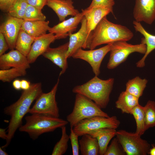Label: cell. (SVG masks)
Wrapping results in <instances>:
<instances>
[{"label":"cell","mask_w":155,"mask_h":155,"mask_svg":"<svg viewBox=\"0 0 155 155\" xmlns=\"http://www.w3.org/2000/svg\"><path fill=\"white\" fill-rule=\"evenodd\" d=\"M133 23L135 30L140 33L143 36L141 38V43L146 46V50L145 53L142 58L136 63L137 67L142 68L145 66V61L148 55L155 49V35L148 32L140 22L134 20Z\"/></svg>","instance_id":"20"},{"label":"cell","mask_w":155,"mask_h":155,"mask_svg":"<svg viewBox=\"0 0 155 155\" xmlns=\"http://www.w3.org/2000/svg\"><path fill=\"white\" fill-rule=\"evenodd\" d=\"M9 49L8 44L4 35L0 32V56L5 54Z\"/></svg>","instance_id":"38"},{"label":"cell","mask_w":155,"mask_h":155,"mask_svg":"<svg viewBox=\"0 0 155 155\" xmlns=\"http://www.w3.org/2000/svg\"><path fill=\"white\" fill-rule=\"evenodd\" d=\"M55 35L49 33L36 38L31 46L30 52L27 56L29 63H34L39 56L44 53L50 47L51 44L56 40Z\"/></svg>","instance_id":"17"},{"label":"cell","mask_w":155,"mask_h":155,"mask_svg":"<svg viewBox=\"0 0 155 155\" xmlns=\"http://www.w3.org/2000/svg\"><path fill=\"white\" fill-rule=\"evenodd\" d=\"M16 0H0V9L4 13H7Z\"/></svg>","instance_id":"36"},{"label":"cell","mask_w":155,"mask_h":155,"mask_svg":"<svg viewBox=\"0 0 155 155\" xmlns=\"http://www.w3.org/2000/svg\"><path fill=\"white\" fill-rule=\"evenodd\" d=\"M24 20L8 16L0 26V32L4 35L10 50L15 48L17 39Z\"/></svg>","instance_id":"11"},{"label":"cell","mask_w":155,"mask_h":155,"mask_svg":"<svg viewBox=\"0 0 155 155\" xmlns=\"http://www.w3.org/2000/svg\"><path fill=\"white\" fill-rule=\"evenodd\" d=\"M28 4L26 0H16L9 9L8 14L23 19Z\"/></svg>","instance_id":"30"},{"label":"cell","mask_w":155,"mask_h":155,"mask_svg":"<svg viewBox=\"0 0 155 155\" xmlns=\"http://www.w3.org/2000/svg\"><path fill=\"white\" fill-rule=\"evenodd\" d=\"M112 43L96 49L85 50L81 48L72 56L75 59H80L88 62L91 67L95 75L100 73V68L102 61L106 54L111 49Z\"/></svg>","instance_id":"10"},{"label":"cell","mask_w":155,"mask_h":155,"mask_svg":"<svg viewBox=\"0 0 155 155\" xmlns=\"http://www.w3.org/2000/svg\"><path fill=\"white\" fill-rule=\"evenodd\" d=\"M147 83V79L136 76L127 82L125 91L139 98L142 95Z\"/></svg>","instance_id":"26"},{"label":"cell","mask_w":155,"mask_h":155,"mask_svg":"<svg viewBox=\"0 0 155 155\" xmlns=\"http://www.w3.org/2000/svg\"><path fill=\"white\" fill-rule=\"evenodd\" d=\"M79 141L82 155H99L100 148L97 139L89 134L83 135Z\"/></svg>","instance_id":"23"},{"label":"cell","mask_w":155,"mask_h":155,"mask_svg":"<svg viewBox=\"0 0 155 155\" xmlns=\"http://www.w3.org/2000/svg\"><path fill=\"white\" fill-rule=\"evenodd\" d=\"M126 154L117 137L114 138L104 155H124Z\"/></svg>","instance_id":"33"},{"label":"cell","mask_w":155,"mask_h":155,"mask_svg":"<svg viewBox=\"0 0 155 155\" xmlns=\"http://www.w3.org/2000/svg\"><path fill=\"white\" fill-rule=\"evenodd\" d=\"M70 134L69 135L72 149L73 155H78L80 145L78 140L79 137L74 131L73 127H70Z\"/></svg>","instance_id":"34"},{"label":"cell","mask_w":155,"mask_h":155,"mask_svg":"<svg viewBox=\"0 0 155 155\" xmlns=\"http://www.w3.org/2000/svg\"><path fill=\"white\" fill-rule=\"evenodd\" d=\"M115 4V0H92L89 6L87 9L97 7H109L113 9Z\"/></svg>","instance_id":"35"},{"label":"cell","mask_w":155,"mask_h":155,"mask_svg":"<svg viewBox=\"0 0 155 155\" xmlns=\"http://www.w3.org/2000/svg\"><path fill=\"white\" fill-rule=\"evenodd\" d=\"M36 38L30 36L21 28L17 39L15 48L27 57L32 44Z\"/></svg>","instance_id":"25"},{"label":"cell","mask_w":155,"mask_h":155,"mask_svg":"<svg viewBox=\"0 0 155 155\" xmlns=\"http://www.w3.org/2000/svg\"></svg>","instance_id":"44"},{"label":"cell","mask_w":155,"mask_h":155,"mask_svg":"<svg viewBox=\"0 0 155 155\" xmlns=\"http://www.w3.org/2000/svg\"><path fill=\"white\" fill-rule=\"evenodd\" d=\"M81 23V27L79 30L76 33L69 35L68 49L67 53L68 58L72 57L80 49H87L89 36L87 31L86 20L84 16Z\"/></svg>","instance_id":"13"},{"label":"cell","mask_w":155,"mask_h":155,"mask_svg":"<svg viewBox=\"0 0 155 155\" xmlns=\"http://www.w3.org/2000/svg\"><path fill=\"white\" fill-rule=\"evenodd\" d=\"M120 121L115 116L105 117L95 116L81 121L73 127L75 133L78 136L95 130L103 128L116 129L120 124Z\"/></svg>","instance_id":"9"},{"label":"cell","mask_w":155,"mask_h":155,"mask_svg":"<svg viewBox=\"0 0 155 155\" xmlns=\"http://www.w3.org/2000/svg\"><path fill=\"white\" fill-rule=\"evenodd\" d=\"M146 130L155 127V102L148 100L144 106Z\"/></svg>","instance_id":"31"},{"label":"cell","mask_w":155,"mask_h":155,"mask_svg":"<svg viewBox=\"0 0 155 155\" xmlns=\"http://www.w3.org/2000/svg\"><path fill=\"white\" fill-rule=\"evenodd\" d=\"M12 86L16 90H20L21 89V80L18 79L15 80L12 83Z\"/></svg>","instance_id":"40"},{"label":"cell","mask_w":155,"mask_h":155,"mask_svg":"<svg viewBox=\"0 0 155 155\" xmlns=\"http://www.w3.org/2000/svg\"><path fill=\"white\" fill-rule=\"evenodd\" d=\"M36 99L32 92L24 91L16 102L4 108V113L10 116V119L7 130V138L2 148H5L9 145L16 130L22 125L23 117L28 113L31 104Z\"/></svg>","instance_id":"3"},{"label":"cell","mask_w":155,"mask_h":155,"mask_svg":"<svg viewBox=\"0 0 155 155\" xmlns=\"http://www.w3.org/2000/svg\"><path fill=\"white\" fill-rule=\"evenodd\" d=\"M73 3L72 0H48L46 5L53 10L61 22L68 16H74L80 13Z\"/></svg>","instance_id":"19"},{"label":"cell","mask_w":155,"mask_h":155,"mask_svg":"<svg viewBox=\"0 0 155 155\" xmlns=\"http://www.w3.org/2000/svg\"><path fill=\"white\" fill-rule=\"evenodd\" d=\"M116 136L127 155H146L149 154L150 145L140 135L124 130L117 131Z\"/></svg>","instance_id":"6"},{"label":"cell","mask_w":155,"mask_h":155,"mask_svg":"<svg viewBox=\"0 0 155 155\" xmlns=\"http://www.w3.org/2000/svg\"><path fill=\"white\" fill-rule=\"evenodd\" d=\"M27 57L16 49H12L0 56V69H5L11 68L26 69L30 67Z\"/></svg>","instance_id":"15"},{"label":"cell","mask_w":155,"mask_h":155,"mask_svg":"<svg viewBox=\"0 0 155 155\" xmlns=\"http://www.w3.org/2000/svg\"><path fill=\"white\" fill-rule=\"evenodd\" d=\"M25 119V123L19 128V131L27 133L34 140L41 134L53 131L69 123L59 117L41 114H31L26 116Z\"/></svg>","instance_id":"4"},{"label":"cell","mask_w":155,"mask_h":155,"mask_svg":"<svg viewBox=\"0 0 155 155\" xmlns=\"http://www.w3.org/2000/svg\"><path fill=\"white\" fill-rule=\"evenodd\" d=\"M114 81L113 78L103 80L95 75L84 84L74 87L72 92L86 96L93 101L101 108H105L109 101Z\"/></svg>","instance_id":"2"},{"label":"cell","mask_w":155,"mask_h":155,"mask_svg":"<svg viewBox=\"0 0 155 155\" xmlns=\"http://www.w3.org/2000/svg\"><path fill=\"white\" fill-rule=\"evenodd\" d=\"M2 148L0 147V155H8V154L5 151L2 149Z\"/></svg>","instance_id":"43"},{"label":"cell","mask_w":155,"mask_h":155,"mask_svg":"<svg viewBox=\"0 0 155 155\" xmlns=\"http://www.w3.org/2000/svg\"><path fill=\"white\" fill-rule=\"evenodd\" d=\"M28 4L42 10L47 5L48 0H26Z\"/></svg>","instance_id":"37"},{"label":"cell","mask_w":155,"mask_h":155,"mask_svg":"<svg viewBox=\"0 0 155 155\" xmlns=\"http://www.w3.org/2000/svg\"><path fill=\"white\" fill-rule=\"evenodd\" d=\"M87 22V31L89 36L91 32L101 20L110 13H113V9L106 7H97L82 9Z\"/></svg>","instance_id":"18"},{"label":"cell","mask_w":155,"mask_h":155,"mask_svg":"<svg viewBox=\"0 0 155 155\" xmlns=\"http://www.w3.org/2000/svg\"><path fill=\"white\" fill-rule=\"evenodd\" d=\"M131 114L133 116L136 121V130L135 132L141 136L147 130L144 106L138 104L133 108Z\"/></svg>","instance_id":"27"},{"label":"cell","mask_w":155,"mask_h":155,"mask_svg":"<svg viewBox=\"0 0 155 155\" xmlns=\"http://www.w3.org/2000/svg\"><path fill=\"white\" fill-rule=\"evenodd\" d=\"M95 116L109 117L93 101L82 94H76L72 111L66 117L70 127H73L83 120Z\"/></svg>","instance_id":"5"},{"label":"cell","mask_w":155,"mask_h":155,"mask_svg":"<svg viewBox=\"0 0 155 155\" xmlns=\"http://www.w3.org/2000/svg\"><path fill=\"white\" fill-rule=\"evenodd\" d=\"M133 13L135 21L152 24L155 20V0H135Z\"/></svg>","instance_id":"12"},{"label":"cell","mask_w":155,"mask_h":155,"mask_svg":"<svg viewBox=\"0 0 155 155\" xmlns=\"http://www.w3.org/2000/svg\"><path fill=\"white\" fill-rule=\"evenodd\" d=\"M133 36V32L127 27L111 22L106 16L101 20L90 34L87 49H94L102 44L120 41H127Z\"/></svg>","instance_id":"1"},{"label":"cell","mask_w":155,"mask_h":155,"mask_svg":"<svg viewBox=\"0 0 155 155\" xmlns=\"http://www.w3.org/2000/svg\"><path fill=\"white\" fill-rule=\"evenodd\" d=\"M116 129L103 128L92 131L88 134L96 138L100 148L99 155H104L111 140L116 136Z\"/></svg>","instance_id":"21"},{"label":"cell","mask_w":155,"mask_h":155,"mask_svg":"<svg viewBox=\"0 0 155 155\" xmlns=\"http://www.w3.org/2000/svg\"><path fill=\"white\" fill-rule=\"evenodd\" d=\"M68 49V42L56 48L49 47L42 55L61 69L59 76L65 73L68 67L67 53Z\"/></svg>","instance_id":"16"},{"label":"cell","mask_w":155,"mask_h":155,"mask_svg":"<svg viewBox=\"0 0 155 155\" xmlns=\"http://www.w3.org/2000/svg\"><path fill=\"white\" fill-rule=\"evenodd\" d=\"M149 154L150 155H155V146H153L151 148H150Z\"/></svg>","instance_id":"42"},{"label":"cell","mask_w":155,"mask_h":155,"mask_svg":"<svg viewBox=\"0 0 155 155\" xmlns=\"http://www.w3.org/2000/svg\"><path fill=\"white\" fill-rule=\"evenodd\" d=\"M6 129L1 128L0 129V137L4 140H7V134Z\"/></svg>","instance_id":"41"},{"label":"cell","mask_w":155,"mask_h":155,"mask_svg":"<svg viewBox=\"0 0 155 155\" xmlns=\"http://www.w3.org/2000/svg\"><path fill=\"white\" fill-rule=\"evenodd\" d=\"M61 128V137L55 145L52 153V155H63L66 152L67 149L69 136L67 133L65 126L62 127Z\"/></svg>","instance_id":"29"},{"label":"cell","mask_w":155,"mask_h":155,"mask_svg":"<svg viewBox=\"0 0 155 155\" xmlns=\"http://www.w3.org/2000/svg\"><path fill=\"white\" fill-rule=\"evenodd\" d=\"M139 99L125 91H123L115 102V106L122 113L131 114L133 108L139 104Z\"/></svg>","instance_id":"24"},{"label":"cell","mask_w":155,"mask_h":155,"mask_svg":"<svg viewBox=\"0 0 155 155\" xmlns=\"http://www.w3.org/2000/svg\"><path fill=\"white\" fill-rule=\"evenodd\" d=\"M46 17L40 9L28 4L24 16V20L29 21L45 20Z\"/></svg>","instance_id":"32"},{"label":"cell","mask_w":155,"mask_h":155,"mask_svg":"<svg viewBox=\"0 0 155 155\" xmlns=\"http://www.w3.org/2000/svg\"><path fill=\"white\" fill-rule=\"evenodd\" d=\"M146 50V44L141 43L132 44L124 41L113 42L107 67L109 69H114L124 62L131 53L137 52L144 54Z\"/></svg>","instance_id":"7"},{"label":"cell","mask_w":155,"mask_h":155,"mask_svg":"<svg viewBox=\"0 0 155 155\" xmlns=\"http://www.w3.org/2000/svg\"><path fill=\"white\" fill-rule=\"evenodd\" d=\"M84 17V13L82 11L77 15L50 27L49 32L54 34L56 39L66 38L76 30Z\"/></svg>","instance_id":"14"},{"label":"cell","mask_w":155,"mask_h":155,"mask_svg":"<svg viewBox=\"0 0 155 155\" xmlns=\"http://www.w3.org/2000/svg\"><path fill=\"white\" fill-rule=\"evenodd\" d=\"M24 68H11L0 70V80L3 82H9L16 78L24 76L27 73Z\"/></svg>","instance_id":"28"},{"label":"cell","mask_w":155,"mask_h":155,"mask_svg":"<svg viewBox=\"0 0 155 155\" xmlns=\"http://www.w3.org/2000/svg\"><path fill=\"white\" fill-rule=\"evenodd\" d=\"M49 21H29L24 20L21 29L30 36L37 38L46 34L50 27Z\"/></svg>","instance_id":"22"},{"label":"cell","mask_w":155,"mask_h":155,"mask_svg":"<svg viewBox=\"0 0 155 155\" xmlns=\"http://www.w3.org/2000/svg\"><path fill=\"white\" fill-rule=\"evenodd\" d=\"M58 78L51 90L47 93L42 92L36 99V101L28 113L31 114H41L59 117V110L55 96L59 83Z\"/></svg>","instance_id":"8"},{"label":"cell","mask_w":155,"mask_h":155,"mask_svg":"<svg viewBox=\"0 0 155 155\" xmlns=\"http://www.w3.org/2000/svg\"><path fill=\"white\" fill-rule=\"evenodd\" d=\"M21 88L24 90L28 89L30 87L31 84L30 82L25 80H21Z\"/></svg>","instance_id":"39"}]
</instances>
